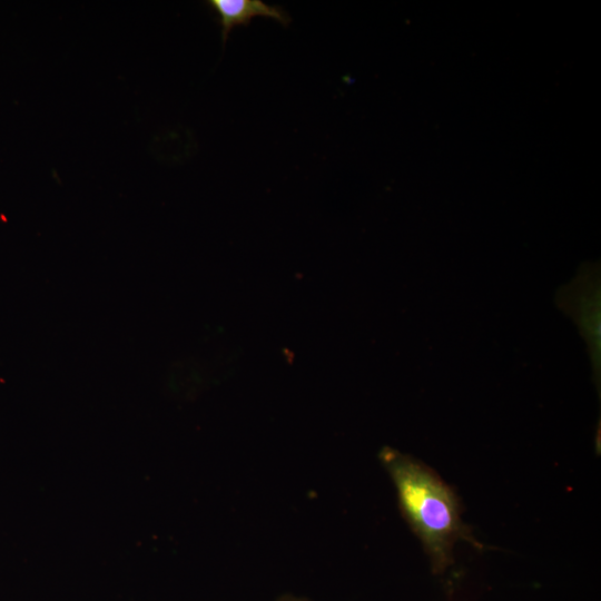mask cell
<instances>
[{
  "label": "cell",
  "instance_id": "7a4b0ae2",
  "mask_svg": "<svg viewBox=\"0 0 601 601\" xmlns=\"http://www.w3.org/2000/svg\"><path fill=\"white\" fill-rule=\"evenodd\" d=\"M207 3L219 18L224 42L234 27L248 26L256 17L272 18L283 26L290 21L280 7L269 6L262 0H209Z\"/></svg>",
  "mask_w": 601,
  "mask_h": 601
},
{
  "label": "cell",
  "instance_id": "3957f363",
  "mask_svg": "<svg viewBox=\"0 0 601 601\" xmlns=\"http://www.w3.org/2000/svg\"><path fill=\"white\" fill-rule=\"evenodd\" d=\"M277 601H308L306 598L293 595V594H286L280 597Z\"/></svg>",
  "mask_w": 601,
  "mask_h": 601
},
{
  "label": "cell",
  "instance_id": "6da1fadb",
  "mask_svg": "<svg viewBox=\"0 0 601 601\" xmlns=\"http://www.w3.org/2000/svg\"><path fill=\"white\" fill-rule=\"evenodd\" d=\"M397 495L403 518L421 541L432 571L443 573L453 563L459 540L476 541L462 520L455 492L428 465L392 447L380 453Z\"/></svg>",
  "mask_w": 601,
  "mask_h": 601
}]
</instances>
